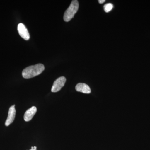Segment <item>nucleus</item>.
<instances>
[{
    "label": "nucleus",
    "mask_w": 150,
    "mask_h": 150,
    "mask_svg": "<svg viewBox=\"0 0 150 150\" xmlns=\"http://www.w3.org/2000/svg\"><path fill=\"white\" fill-rule=\"evenodd\" d=\"M76 91L86 94H89L91 92L90 88L88 85L84 83H79L76 86Z\"/></svg>",
    "instance_id": "0eeeda50"
},
{
    "label": "nucleus",
    "mask_w": 150,
    "mask_h": 150,
    "mask_svg": "<svg viewBox=\"0 0 150 150\" xmlns=\"http://www.w3.org/2000/svg\"><path fill=\"white\" fill-rule=\"evenodd\" d=\"M113 5L111 3H108V4H106L104 6L105 11L106 13L109 12L113 8Z\"/></svg>",
    "instance_id": "6e6552de"
},
{
    "label": "nucleus",
    "mask_w": 150,
    "mask_h": 150,
    "mask_svg": "<svg viewBox=\"0 0 150 150\" xmlns=\"http://www.w3.org/2000/svg\"><path fill=\"white\" fill-rule=\"evenodd\" d=\"M79 8V3L77 0L72 1L71 4L65 11L64 19L65 21L69 22L74 17L75 14L78 11Z\"/></svg>",
    "instance_id": "f03ea898"
},
{
    "label": "nucleus",
    "mask_w": 150,
    "mask_h": 150,
    "mask_svg": "<svg viewBox=\"0 0 150 150\" xmlns=\"http://www.w3.org/2000/svg\"><path fill=\"white\" fill-rule=\"evenodd\" d=\"M37 108L35 106H32L26 110L25 113L24 120L26 122L30 121L37 112Z\"/></svg>",
    "instance_id": "423d86ee"
},
{
    "label": "nucleus",
    "mask_w": 150,
    "mask_h": 150,
    "mask_svg": "<svg viewBox=\"0 0 150 150\" xmlns=\"http://www.w3.org/2000/svg\"><path fill=\"white\" fill-rule=\"evenodd\" d=\"M45 69V67L42 64H39L30 66L23 71V77L25 79L34 77L41 74Z\"/></svg>",
    "instance_id": "f257e3e1"
},
{
    "label": "nucleus",
    "mask_w": 150,
    "mask_h": 150,
    "mask_svg": "<svg viewBox=\"0 0 150 150\" xmlns=\"http://www.w3.org/2000/svg\"><path fill=\"white\" fill-rule=\"evenodd\" d=\"M18 30L20 35L25 40H28L30 39V34L28 30L23 23H20L18 26Z\"/></svg>",
    "instance_id": "20e7f679"
},
{
    "label": "nucleus",
    "mask_w": 150,
    "mask_h": 150,
    "mask_svg": "<svg viewBox=\"0 0 150 150\" xmlns=\"http://www.w3.org/2000/svg\"><path fill=\"white\" fill-rule=\"evenodd\" d=\"M15 105H12L9 109L8 116L5 122L6 126H8L13 122L15 118L16 110Z\"/></svg>",
    "instance_id": "39448f33"
},
{
    "label": "nucleus",
    "mask_w": 150,
    "mask_h": 150,
    "mask_svg": "<svg viewBox=\"0 0 150 150\" xmlns=\"http://www.w3.org/2000/svg\"><path fill=\"white\" fill-rule=\"evenodd\" d=\"M105 1V0H99L98 1L99 4H102Z\"/></svg>",
    "instance_id": "1a4fd4ad"
},
{
    "label": "nucleus",
    "mask_w": 150,
    "mask_h": 150,
    "mask_svg": "<svg viewBox=\"0 0 150 150\" xmlns=\"http://www.w3.org/2000/svg\"><path fill=\"white\" fill-rule=\"evenodd\" d=\"M29 150H37L35 149H34V147H31V149H30Z\"/></svg>",
    "instance_id": "9d476101"
},
{
    "label": "nucleus",
    "mask_w": 150,
    "mask_h": 150,
    "mask_svg": "<svg viewBox=\"0 0 150 150\" xmlns=\"http://www.w3.org/2000/svg\"><path fill=\"white\" fill-rule=\"evenodd\" d=\"M66 81L67 79L64 76H61L56 79L52 86L51 91L56 93L61 90V89L64 86Z\"/></svg>",
    "instance_id": "7ed1b4c3"
}]
</instances>
